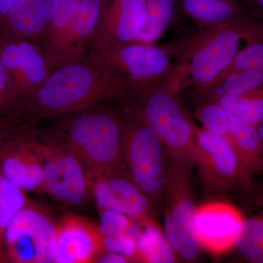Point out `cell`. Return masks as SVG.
Masks as SVG:
<instances>
[{
  "label": "cell",
  "mask_w": 263,
  "mask_h": 263,
  "mask_svg": "<svg viewBox=\"0 0 263 263\" xmlns=\"http://www.w3.org/2000/svg\"><path fill=\"white\" fill-rule=\"evenodd\" d=\"M140 89L86 53L52 71L44 84L20 104L19 113L24 122L37 126L41 121L95 104L125 103Z\"/></svg>",
  "instance_id": "1"
},
{
  "label": "cell",
  "mask_w": 263,
  "mask_h": 263,
  "mask_svg": "<svg viewBox=\"0 0 263 263\" xmlns=\"http://www.w3.org/2000/svg\"><path fill=\"white\" fill-rule=\"evenodd\" d=\"M263 37V22L234 20L200 28L198 32L168 45L174 59L170 86L180 93L213 84L242 48Z\"/></svg>",
  "instance_id": "2"
},
{
  "label": "cell",
  "mask_w": 263,
  "mask_h": 263,
  "mask_svg": "<svg viewBox=\"0 0 263 263\" xmlns=\"http://www.w3.org/2000/svg\"><path fill=\"white\" fill-rule=\"evenodd\" d=\"M112 103H97L61 114L48 119L47 127H43L78 157L87 180L124 164L122 109Z\"/></svg>",
  "instance_id": "3"
},
{
  "label": "cell",
  "mask_w": 263,
  "mask_h": 263,
  "mask_svg": "<svg viewBox=\"0 0 263 263\" xmlns=\"http://www.w3.org/2000/svg\"><path fill=\"white\" fill-rule=\"evenodd\" d=\"M179 94L170 84L148 85L119 105L134 112L152 128L170 160L195 167V124Z\"/></svg>",
  "instance_id": "4"
},
{
  "label": "cell",
  "mask_w": 263,
  "mask_h": 263,
  "mask_svg": "<svg viewBox=\"0 0 263 263\" xmlns=\"http://www.w3.org/2000/svg\"><path fill=\"white\" fill-rule=\"evenodd\" d=\"M119 105L122 109L123 160L126 168L157 212H162L168 175V155L152 128L129 108Z\"/></svg>",
  "instance_id": "5"
},
{
  "label": "cell",
  "mask_w": 263,
  "mask_h": 263,
  "mask_svg": "<svg viewBox=\"0 0 263 263\" xmlns=\"http://www.w3.org/2000/svg\"><path fill=\"white\" fill-rule=\"evenodd\" d=\"M193 164L170 160L164 194V235L178 260L192 262L200 246L194 230L197 205L194 195Z\"/></svg>",
  "instance_id": "6"
},
{
  "label": "cell",
  "mask_w": 263,
  "mask_h": 263,
  "mask_svg": "<svg viewBox=\"0 0 263 263\" xmlns=\"http://www.w3.org/2000/svg\"><path fill=\"white\" fill-rule=\"evenodd\" d=\"M87 53L108 70L139 87L171 85L174 59L168 45L133 41L91 47Z\"/></svg>",
  "instance_id": "7"
},
{
  "label": "cell",
  "mask_w": 263,
  "mask_h": 263,
  "mask_svg": "<svg viewBox=\"0 0 263 263\" xmlns=\"http://www.w3.org/2000/svg\"><path fill=\"white\" fill-rule=\"evenodd\" d=\"M33 143L42 162L44 193L65 206L82 205L89 193L80 160L44 128L34 129Z\"/></svg>",
  "instance_id": "8"
},
{
  "label": "cell",
  "mask_w": 263,
  "mask_h": 263,
  "mask_svg": "<svg viewBox=\"0 0 263 263\" xmlns=\"http://www.w3.org/2000/svg\"><path fill=\"white\" fill-rule=\"evenodd\" d=\"M59 222L44 209L29 201L5 230V261L13 263L53 262Z\"/></svg>",
  "instance_id": "9"
},
{
  "label": "cell",
  "mask_w": 263,
  "mask_h": 263,
  "mask_svg": "<svg viewBox=\"0 0 263 263\" xmlns=\"http://www.w3.org/2000/svg\"><path fill=\"white\" fill-rule=\"evenodd\" d=\"M87 182L89 197L98 209L121 213L141 226L157 221L155 205L135 182L124 163L95 175Z\"/></svg>",
  "instance_id": "10"
},
{
  "label": "cell",
  "mask_w": 263,
  "mask_h": 263,
  "mask_svg": "<svg viewBox=\"0 0 263 263\" xmlns=\"http://www.w3.org/2000/svg\"><path fill=\"white\" fill-rule=\"evenodd\" d=\"M0 60L9 74L19 105L51 73L42 45L23 39L0 37Z\"/></svg>",
  "instance_id": "11"
},
{
  "label": "cell",
  "mask_w": 263,
  "mask_h": 263,
  "mask_svg": "<svg viewBox=\"0 0 263 263\" xmlns=\"http://www.w3.org/2000/svg\"><path fill=\"white\" fill-rule=\"evenodd\" d=\"M195 136V167L205 187L224 193L239 180L238 157L229 142L206 130L194 127Z\"/></svg>",
  "instance_id": "12"
},
{
  "label": "cell",
  "mask_w": 263,
  "mask_h": 263,
  "mask_svg": "<svg viewBox=\"0 0 263 263\" xmlns=\"http://www.w3.org/2000/svg\"><path fill=\"white\" fill-rule=\"evenodd\" d=\"M37 127L21 126L7 138L0 150L2 174L26 193H44L42 162L33 143V132Z\"/></svg>",
  "instance_id": "13"
},
{
  "label": "cell",
  "mask_w": 263,
  "mask_h": 263,
  "mask_svg": "<svg viewBox=\"0 0 263 263\" xmlns=\"http://www.w3.org/2000/svg\"><path fill=\"white\" fill-rule=\"evenodd\" d=\"M245 223L243 214L234 205L210 202L197 208L194 230L200 248L219 256L235 248Z\"/></svg>",
  "instance_id": "14"
},
{
  "label": "cell",
  "mask_w": 263,
  "mask_h": 263,
  "mask_svg": "<svg viewBox=\"0 0 263 263\" xmlns=\"http://www.w3.org/2000/svg\"><path fill=\"white\" fill-rule=\"evenodd\" d=\"M103 252V236L99 226L73 215L59 221L53 262H96Z\"/></svg>",
  "instance_id": "15"
},
{
  "label": "cell",
  "mask_w": 263,
  "mask_h": 263,
  "mask_svg": "<svg viewBox=\"0 0 263 263\" xmlns=\"http://www.w3.org/2000/svg\"><path fill=\"white\" fill-rule=\"evenodd\" d=\"M59 0H17L0 19V37L43 44Z\"/></svg>",
  "instance_id": "16"
},
{
  "label": "cell",
  "mask_w": 263,
  "mask_h": 263,
  "mask_svg": "<svg viewBox=\"0 0 263 263\" xmlns=\"http://www.w3.org/2000/svg\"><path fill=\"white\" fill-rule=\"evenodd\" d=\"M145 15L146 0H108L90 48L133 42L144 24Z\"/></svg>",
  "instance_id": "17"
},
{
  "label": "cell",
  "mask_w": 263,
  "mask_h": 263,
  "mask_svg": "<svg viewBox=\"0 0 263 263\" xmlns=\"http://www.w3.org/2000/svg\"><path fill=\"white\" fill-rule=\"evenodd\" d=\"M108 1L81 0L67 37L62 65L84 56L89 51L96 37Z\"/></svg>",
  "instance_id": "18"
},
{
  "label": "cell",
  "mask_w": 263,
  "mask_h": 263,
  "mask_svg": "<svg viewBox=\"0 0 263 263\" xmlns=\"http://www.w3.org/2000/svg\"><path fill=\"white\" fill-rule=\"evenodd\" d=\"M232 146L239 164V179L247 183L252 175L262 171V152L257 126L242 118L230 116Z\"/></svg>",
  "instance_id": "19"
},
{
  "label": "cell",
  "mask_w": 263,
  "mask_h": 263,
  "mask_svg": "<svg viewBox=\"0 0 263 263\" xmlns=\"http://www.w3.org/2000/svg\"><path fill=\"white\" fill-rule=\"evenodd\" d=\"M183 13L199 28H207L234 20H252L239 0H179Z\"/></svg>",
  "instance_id": "20"
},
{
  "label": "cell",
  "mask_w": 263,
  "mask_h": 263,
  "mask_svg": "<svg viewBox=\"0 0 263 263\" xmlns=\"http://www.w3.org/2000/svg\"><path fill=\"white\" fill-rule=\"evenodd\" d=\"M81 0H59L43 46L51 71L63 64L67 37Z\"/></svg>",
  "instance_id": "21"
},
{
  "label": "cell",
  "mask_w": 263,
  "mask_h": 263,
  "mask_svg": "<svg viewBox=\"0 0 263 263\" xmlns=\"http://www.w3.org/2000/svg\"><path fill=\"white\" fill-rule=\"evenodd\" d=\"M262 84L263 71H238L228 74L205 87L192 89L190 95L199 102H214L223 97L242 96Z\"/></svg>",
  "instance_id": "22"
},
{
  "label": "cell",
  "mask_w": 263,
  "mask_h": 263,
  "mask_svg": "<svg viewBox=\"0 0 263 263\" xmlns=\"http://www.w3.org/2000/svg\"><path fill=\"white\" fill-rule=\"evenodd\" d=\"M179 8L178 0H146L144 24L135 41L155 43L160 40L174 23Z\"/></svg>",
  "instance_id": "23"
},
{
  "label": "cell",
  "mask_w": 263,
  "mask_h": 263,
  "mask_svg": "<svg viewBox=\"0 0 263 263\" xmlns=\"http://www.w3.org/2000/svg\"><path fill=\"white\" fill-rule=\"evenodd\" d=\"M137 238L136 262L145 263H173L177 257L166 239L163 230L158 221L142 226Z\"/></svg>",
  "instance_id": "24"
},
{
  "label": "cell",
  "mask_w": 263,
  "mask_h": 263,
  "mask_svg": "<svg viewBox=\"0 0 263 263\" xmlns=\"http://www.w3.org/2000/svg\"><path fill=\"white\" fill-rule=\"evenodd\" d=\"M214 102L228 115L242 118L254 125L263 121V84L242 96L223 97Z\"/></svg>",
  "instance_id": "25"
},
{
  "label": "cell",
  "mask_w": 263,
  "mask_h": 263,
  "mask_svg": "<svg viewBox=\"0 0 263 263\" xmlns=\"http://www.w3.org/2000/svg\"><path fill=\"white\" fill-rule=\"evenodd\" d=\"M29 201L26 192L10 182L0 171V262H6L3 248L5 230L15 214Z\"/></svg>",
  "instance_id": "26"
},
{
  "label": "cell",
  "mask_w": 263,
  "mask_h": 263,
  "mask_svg": "<svg viewBox=\"0 0 263 263\" xmlns=\"http://www.w3.org/2000/svg\"><path fill=\"white\" fill-rule=\"evenodd\" d=\"M235 249L249 262L263 263V212L246 219L245 229Z\"/></svg>",
  "instance_id": "27"
},
{
  "label": "cell",
  "mask_w": 263,
  "mask_h": 263,
  "mask_svg": "<svg viewBox=\"0 0 263 263\" xmlns=\"http://www.w3.org/2000/svg\"><path fill=\"white\" fill-rule=\"evenodd\" d=\"M195 115L201 123L202 128L224 138L232 146L230 133V116L220 105L215 102H199L195 108Z\"/></svg>",
  "instance_id": "28"
},
{
  "label": "cell",
  "mask_w": 263,
  "mask_h": 263,
  "mask_svg": "<svg viewBox=\"0 0 263 263\" xmlns=\"http://www.w3.org/2000/svg\"><path fill=\"white\" fill-rule=\"evenodd\" d=\"M242 70L263 71V37L242 48L233 62L215 81L231 72Z\"/></svg>",
  "instance_id": "29"
},
{
  "label": "cell",
  "mask_w": 263,
  "mask_h": 263,
  "mask_svg": "<svg viewBox=\"0 0 263 263\" xmlns=\"http://www.w3.org/2000/svg\"><path fill=\"white\" fill-rule=\"evenodd\" d=\"M100 212V223L99 228L102 236H112L131 233L138 236L140 233L136 230L135 222L130 218L121 213L108 209H98Z\"/></svg>",
  "instance_id": "30"
},
{
  "label": "cell",
  "mask_w": 263,
  "mask_h": 263,
  "mask_svg": "<svg viewBox=\"0 0 263 263\" xmlns=\"http://www.w3.org/2000/svg\"><path fill=\"white\" fill-rule=\"evenodd\" d=\"M136 235L131 233L103 236V252H111L127 257L132 262H136Z\"/></svg>",
  "instance_id": "31"
},
{
  "label": "cell",
  "mask_w": 263,
  "mask_h": 263,
  "mask_svg": "<svg viewBox=\"0 0 263 263\" xmlns=\"http://www.w3.org/2000/svg\"><path fill=\"white\" fill-rule=\"evenodd\" d=\"M24 123L17 116L0 117V150L5 141L19 127Z\"/></svg>",
  "instance_id": "32"
},
{
  "label": "cell",
  "mask_w": 263,
  "mask_h": 263,
  "mask_svg": "<svg viewBox=\"0 0 263 263\" xmlns=\"http://www.w3.org/2000/svg\"><path fill=\"white\" fill-rule=\"evenodd\" d=\"M252 17H258L263 20V0H239Z\"/></svg>",
  "instance_id": "33"
},
{
  "label": "cell",
  "mask_w": 263,
  "mask_h": 263,
  "mask_svg": "<svg viewBox=\"0 0 263 263\" xmlns=\"http://www.w3.org/2000/svg\"><path fill=\"white\" fill-rule=\"evenodd\" d=\"M96 262L99 263H127L131 262L129 259L122 254L111 252H103L98 256Z\"/></svg>",
  "instance_id": "34"
},
{
  "label": "cell",
  "mask_w": 263,
  "mask_h": 263,
  "mask_svg": "<svg viewBox=\"0 0 263 263\" xmlns=\"http://www.w3.org/2000/svg\"><path fill=\"white\" fill-rule=\"evenodd\" d=\"M18 108L0 93V117L18 115Z\"/></svg>",
  "instance_id": "35"
},
{
  "label": "cell",
  "mask_w": 263,
  "mask_h": 263,
  "mask_svg": "<svg viewBox=\"0 0 263 263\" xmlns=\"http://www.w3.org/2000/svg\"><path fill=\"white\" fill-rule=\"evenodd\" d=\"M17 0H0V19L3 18Z\"/></svg>",
  "instance_id": "36"
},
{
  "label": "cell",
  "mask_w": 263,
  "mask_h": 263,
  "mask_svg": "<svg viewBox=\"0 0 263 263\" xmlns=\"http://www.w3.org/2000/svg\"><path fill=\"white\" fill-rule=\"evenodd\" d=\"M257 131L260 139L261 152H262V171H263V121L257 125Z\"/></svg>",
  "instance_id": "37"
}]
</instances>
